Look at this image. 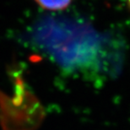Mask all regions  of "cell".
<instances>
[{
  "label": "cell",
  "mask_w": 130,
  "mask_h": 130,
  "mask_svg": "<svg viewBox=\"0 0 130 130\" xmlns=\"http://www.w3.org/2000/svg\"><path fill=\"white\" fill-rule=\"evenodd\" d=\"M41 40L53 58L68 71L109 73L103 57L105 38L88 25L53 20L41 29Z\"/></svg>",
  "instance_id": "6da1fadb"
},
{
  "label": "cell",
  "mask_w": 130,
  "mask_h": 130,
  "mask_svg": "<svg viewBox=\"0 0 130 130\" xmlns=\"http://www.w3.org/2000/svg\"><path fill=\"white\" fill-rule=\"evenodd\" d=\"M36 4L48 10H62L70 4L72 0H34Z\"/></svg>",
  "instance_id": "7a4b0ae2"
},
{
  "label": "cell",
  "mask_w": 130,
  "mask_h": 130,
  "mask_svg": "<svg viewBox=\"0 0 130 130\" xmlns=\"http://www.w3.org/2000/svg\"><path fill=\"white\" fill-rule=\"evenodd\" d=\"M126 1H127V3H128V5H129V6H130V0H126Z\"/></svg>",
  "instance_id": "3957f363"
}]
</instances>
